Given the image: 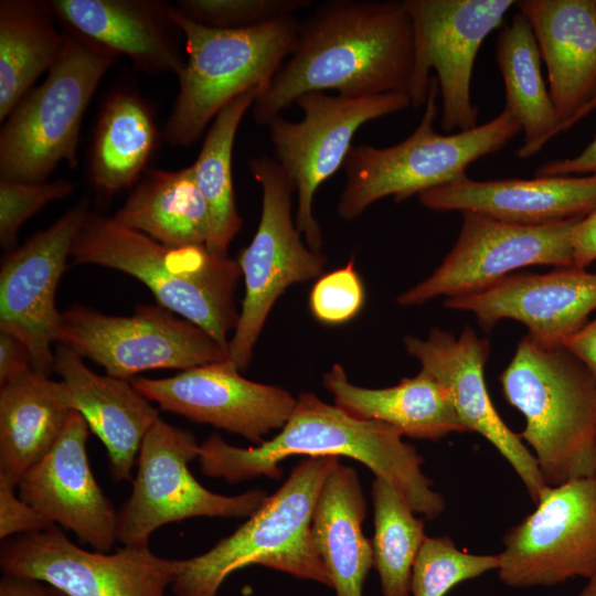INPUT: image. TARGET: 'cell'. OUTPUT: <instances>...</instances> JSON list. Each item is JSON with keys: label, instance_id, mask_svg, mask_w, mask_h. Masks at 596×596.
Returning a JSON list of instances; mask_svg holds the SVG:
<instances>
[{"label": "cell", "instance_id": "6da1fadb", "mask_svg": "<svg viewBox=\"0 0 596 596\" xmlns=\"http://www.w3.org/2000/svg\"><path fill=\"white\" fill-rule=\"evenodd\" d=\"M413 67V23L404 1H324L299 21L295 49L256 97L253 118L266 126L308 92L408 95Z\"/></svg>", "mask_w": 596, "mask_h": 596}, {"label": "cell", "instance_id": "7a4b0ae2", "mask_svg": "<svg viewBox=\"0 0 596 596\" xmlns=\"http://www.w3.org/2000/svg\"><path fill=\"white\" fill-rule=\"evenodd\" d=\"M295 455L360 461L394 486L414 512L427 520L437 519L446 509L444 497L423 471V456L396 429L358 418L311 392L297 396L289 419L273 438L242 448L213 433L200 444L198 460L205 476L235 485L259 477L278 480L281 461Z\"/></svg>", "mask_w": 596, "mask_h": 596}, {"label": "cell", "instance_id": "3957f363", "mask_svg": "<svg viewBox=\"0 0 596 596\" xmlns=\"http://www.w3.org/2000/svg\"><path fill=\"white\" fill-rule=\"evenodd\" d=\"M75 264L123 272L145 284L157 304L203 329L228 350L240 311L237 260L206 246L174 247L125 227L113 217L88 214L71 251Z\"/></svg>", "mask_w": 596, "mask_h": 596}, {"label": "cell", "instance_id": "277c9868", "mask_svg": "<svg viewBox=\"0 0 596 596\" xmlns=\"http://www.w3.org/2000/svg\"><path fill=\"white\" fill-rule=\"evenodd\" d=\"M505 401L525 418L519 434L546 486L594 477L596 379L563 344L528 333L499 376Z\"/></svg>", "mask_w": 596, "mask_h": 596}, {"label": "cell", "instance_id": "5b68a950", "mask_svg": "<svg viewBox=\"0 0 596 596\" xmlns=\"http://www.w3.org/2000/svg\"><path fill=\"white\" fill-rule=\"evenodd\" d=\"M336 456L306 457L231 535L203 554L179 560L174 596H217L234 572L260 565L331 587L311 538V518Z\"/></svg>", "mask_w": 596, "mask_h": 596}, {"label": "cell", "instance_id": "8992f818", "mask_svg": "<svg viewBox=\"0 0 596 596\" xmlns=\"http://www.w3.org/2000/svg\"><path fill=\"white\" fill-rule=\"evenodd\" d=\"M438 96V82L432 76L421 121L403 141L384 148L352 145L342 167L345 184L337 204L342 220H355L381 199L402 202L461 180L471 163L496 153L521 131L519 121L503 108L472 129L438 134L434 127Z\"/></svg>", "mask_w": 596, "mask_h": 596}, {"label": "cell", "instance_id": "52a82bcc", "mask_svg": "<svg viewBox=\"0 0 596 596\" xmlns=\"http://www.w3.org/2000/svg\"><path fill=\"white\" fill-rule=\"evenodd\" d=\"M170 14L183 33L187 61L175 76L178 94L162 137L173 147L187 148L234 98L253 87L268 88L295 49L299 21L289 17L248 29L220 30L194 22L174 4Z\"/></svg>", "mask_w": 596, "mask_h": 596}, {"label": "cell", "instance_id": "ba28073f", "mask_svg": "<svg viewBox=\"0 0 596 596\" xmlns=\"http://www.w3.org/2000/svg\"><path fill=\"white\" fill-rule=\"evenodd\" d=\"M66 33L63 52L11 110L0 131V179L44 182L61 162L78 163L82 120L117 55Z\"/></svg>", "mask_w": 596, "mask_h": 596}, {"label": "cell", "instance_id": "9c48e42d", "mask_svg": "<svg viewBox=\"0 0 596 596\" xmlns=\"http://www.w3.org/2000/svg\"><path fill=\"white\" fill-rule=\"evenodd\" d=\"M248 167L262 189V212L252 242L237 258L245 295L228 342V359L240 371L248 366L277 299L289 286L320 277L327 265L322 252L301 240L292 217L294 188L278 162L260 155Z\"/></svg>", "mask_w": 596, "mask_h": 596}, {"label": "cell", "instance_id": "30bf717a", "mask_svg": "<svg viewBox=\"0 0 596 596\" xmlns=\"http://www.w3.org/2000/svg\"><path fill=\"white\" fill-rule=\"evenodd\" d=\"M295 104L304 114L300 120L280 115L266 127L274 159L297 194L296 226L312 251L322 252L321 228L313 213L318 188L343 167L362 125L408 108L411 98L404 93L350 98L308 92Z\"/></svg>", "mask_w": 596, "mask_h": 596}, {"label": "cell", "instance_id": "8fae6325", "mask_svg": "<svg viewBox=\"0 0 596 596\" xmlns=\"http://www.w3.org/2000/svg\"><path fill=\"white\" fill-rule=\"evenodd\" d=\"M200 445L191 430L160 417L146 434L129 498L118 511L117 541L126 546H149L160 526L195 517L248 518L267 499L262 489L224 496L204 488L189 464Z\"/></svg>", "mask_w": 596, "mask_h": 596}, {"label": "cell", "instance_id": "7c38bea8", "mask_svg": "<svg viewBox=\"0 0 596 596\" xmlns=\"http://www.w3.org/2000/svg\"><path fill=\"white\" fill-rule=\"evenodd\" d=\"M57 343L129 380L160 369L189 370L228 359V350L203 329L157 305H137L113 316L74 305L61 312Z\"/></svg>", "mask_w": 596, "mask_h": 596}, {"label": "cell", "instance_id": "4fadbf2b", "mask_svg": "<svg viewBox=\"0 0 596 596\" xmlns=\"http://www.w3.org/2000/svg\"><path fill=\"white\" fill-rule=\"evenodd\" d=\"M414 32V67L408 96L425 105L430 73L441 99L440 126L453 134L478 126L471 77L487 36L502 24L512 0H405Z\"/></svg>", "mask_w": 596, "mask_h": 596}, {"label": "cell", "instance_id": "5bb4252c", "mask_svg": "<svg viewBox=\"0 0 596 596\" xmlns=\"http://www.w3.org/2000/svg\"><path fill=\"white\" fill-rule=\"evenodd\" d=\"M581 219L523 225L464 212L457 241L441 264L402 292L396 302L412 307L439 296L479 294L514 270L533 265L574 267L572 231Z\"/></svg>", "mask_w": 596, "mask_h": 596}, {"label": "cell", "instance_id": "9a60e30c", "mask_svg": "<svg viewBox=\"0 0 596 596\" xmlns=\"http://www.w3.org/2000/svg\"><path fill=\"white\" fill-rule=\"evenodd\" d=\"M536 508L503 534L497 571L513 588L555 586L596 573V478L545 486Z\"/></svg>", "mask_w": 596, "mask_h": 596}, {"label": "cell", "instance_id": "2e32d148", "mask_svg": "<svg viewBox=\"0 0 596 596\" xmlns=\"http://www.w3.org/2000/svg\"><path fill=\"white\" fill-rule=\"evenodd\" d=\"M178 565L149 546L84 550L56 524L6 539L0 547L2 574L40 581L66 596H166Z\"/></svg>", "mask_w": 596, "mask_h": 596}, {"label": "cell", "instance_id": "e0dca14e", "mask_svg": "<svg viewBox=\"0 0 596 596\" xmlns=\"http://www.w3.org/2000/svg\"><path fill=\"white\" fill-rule=\"evenodd\" d=\"M91 213L82 199L46 230L4 255L0 267V332L18 338L30 351L33 369L54 371L61 312L55 296L73 243Z\"/></svg>", "mask_w": 596, "mask_h": 596}, {"label": "cell", "instance_id": "ac0fdd59", "mask_svg": "<svg viewBox=\"0 0 596 596\" xmlns=\"http://www.w3.org/2000/svg\"><path fill=\"white\" fill-rule=\"evenodd\" d=\"M240 372L227 359L170 377H139L132 384L163 411L237 434L257 446L284 427L297 397L279 386L247 380Z\"/></svg>", "mask_w": 596, "mask_h": 596}, {"label": "cell", "instance_id": "d6986e66", "mask_svg": "<svg viewBox=\"0 0 596 596\" xmlns=\"http://www.w3.org/2000/svg\"><path fill=\"white\" fill-rule=\"evenodd\" d=\"M404 344L406 352L446 387L467 430L481 435L499 451L535 503L546 486L535 458L519 434L499 416L486 386L489 340L466 326L458 338L434 328L425 339L406 336Z\"/></svg>", "mask_w": 596, "mask_h": 596}, {"label": "cell", "instance_id": "ffe728a7", "mask_svg": "<svg viewBox=\"0 0 596 596\" xmlns=\"http://www.w3.org/2000/svg\"><path fill=\"white\" fill-rule=\"evenodd\" d=\"M88 432L83 416L72 409L52 449L19 480L18 494L52 524L109 552L117 541L118 511L91 469Z\"/></svg>", "mask_w": 596, "mask_h": 596}, {"label": "cell", "instance_id": "44dd1931", "mask_svg": "<svg viewBox=\"0 0 596 596\" xmlns=\"http://www.w3.org/2000/svg\"><path fill=\"white\" fill-rule=\"evenodd\" d=\"M444 305L471 312L486 332L500 320L512 319L535 340L562 344L596 309V273L576 267L515 273L479 294L446 298Z\"/></svg>", "mask_w": 596, "mask_h": 596}, {"label": "cell", "instance_id": "7402d4cb", "mask_svg": "<svg viewBox=\"0 0 596 596\" xmlns=\"http://www.w3.org/2000/svg\"><path fill=\"white\" fill-rule=\"evenodd\" d=\"M46 8L65 31L117 56L129 57L149 74H174L185 65L183 33L170 6L157 0H50Z\"/></svg>", "mask_w": 596, "mask_h": 596}, {"label": "cell", "instance_id": "603a6c76", "mask_svg": "<svg viewBox=\"0 0 596 596\" xmlns=\"http://www.w3.org/2000/svg\"><path fill=\"white\" fill-rule=\"evenodd\" d=\"M425 207L476 212L504 222L543 225L596 210V174L476 181L468 177L418 195Z\"/></svg>", "mask_w": 596, "mask_h": 596}, {"label": "cell", "instance_id": "cb8c5ba5", "mask_svg": "<svg viewBox=\"0 0 596 596\" xmlns=\"http://www.w3.org/2000/svg\"><path fill=\"white\" fill-rule=\"evenodd\" d=\"M54 371L61 376L67 406L83 416L104 444L111 478L131 480L142 440L159 418L158 409L132 382L95 373L66 345L57 344L54 351Z\"/></svg>", "mask_w": 596, "mask_h": 596}, {"label": "cell", "instance_id": "d4e9b609", "mask_svg": "<svg viewBox=\"0 0 596 596\" xmlns=\"http://www.w3.org/2000/svg\"><path fill=\"white\" fill-rule=\"evenodd\" d=\"M547 68L549 91L562 127L596 89V0H521Z\"/></svg>", "mask_w": 596, "mask_h": 596}, {"label": "cell", "instance_id": "484cf974", "mask_svg": "<svg viewBox=\"0 0 596 596\" xmlns=\"http://www.w3.org/2000/svg\"><path fill=\"white\" fill-rule=\"evenodd\" d=\"M322 384L337 406L358 418L384 423L402 436L437 441L468 432L446 387L423 368L394 386L369 389L350 382L336 363L323 374Z\"/></svg>", "mask_w": 596, "mask_h": 596}, {"label": "cell", "instance_id": "4316f807", "mask_svg": "<svg viewBox=\"0 0 596 596\" xmlns=\"http://www.w3.org/2000/svg\"><path fill=\"white\" fill-rule=\"evenodd\" d=\"M366 500L356 470L339 461L319 492L311 538L337 596H363L373 566L371 542L362 531Z\"/></svg>", "mask_w": 596, "mask_h": 596}, {"label": "cell", "instance_id": "83f0119b", "mask_svg": "<svg viewBox=\"0 0 596 596\" xmlns=\"http://www.w3.org/2000/svg\"><path fill=\"white\" fill-rule=\"evenodd\" d=\"M71 411L61 381L33 368L0 385V477L18 487L52 449Z\"/></svg>", "mask_w": 596, "mask_h": 596}, {"label": "cell", "instance_id": "f1b7e54d", "mask_svg": "<svg viewBox=\"0 0 596 596\" xmlns=\"http://www.w3.org/2000/svg\"><path fill=\"white\" fill-rule=\"evenodd\" d=\"M111 217L174 247L206 246L212 234L211 213L195 183L192 166L179 170L147 169Z\"/></svg>", "mask_w": 596, "mask_h": 596}, {"label": "cell", "instance_id": "f546056e", "mask_svg": "<svg viewBox=\"0 0 596 596\" xmlns=\"http://www.w3.org/2000/svg\"><path fill=\"white\" fill-rule=\"evenodd\" d=\"M158 126L149 104L120 88L103 104L89 153V178L104 199L136 185L158 145Z\"/></svg>", "mask_w": 596, "mask_h": 596}, {"label": "cell", "instance_id": "4dcf8cb0", "mask_svg": "<svg viewBox=\"0 0 596 596\" xmlns=\"http://www.w3.org/2000/svg\"><path fill=\"white\" fill-rule=\"evenodd\" d=\"M496 58L505 89L504 108L524 132V143L515 156L530 158L553 138L558 120L542 75L539 44L529 21L519 11L499 32Z\"/></svg>", "mask_w": 596, "mask_h": 596}, {"label": "cell", "instance_id": "1f68e13d", "mask_svg": "<svg viewBox=\"0 0 596 596\" xmlns=\"http://www.w3.org/2000/svg\"><path fill=\"white\" fill-rule=\"evenodd\" d=\"M44 1H0V121L61 56L66 33L58 31Z\"/></svg>", "mask_w": 596, "mask_h": 596}, {"label": "cell", "instance_id": "d6a6232c", "mask_svg": "<svg viewBox=\"0 0 596 596\" xmlns=\"http://www.w3.org/2000/svg\"><path fill=\"white\" fill-rule=\"evenodd\" d=\"M262 92L260 87L244 92L216 115L191 164L195 183L211 213L212 234L206 247L221 255H227L231 242L242 227L232 178L235 136L244 115Z\"/></svg>", "mask_w": 596, "mask_h": 596}, {"label": "cell", "instance_id": "836d02e7", "mask_svg": "<svg viewBox=\"0 0 596 596\" xmlns=\"http://www.w3.org/2000/svg\"><path fill=\"white\" fill-rule=\"evenodd\" d=\"M374 534L373 566L379 573L383 596H411V574L426 540L425 523L401 492L386 480L372 482Z\"/></svg>", "mask_w": 596, "mask_h": 596}, {"label": "cell", "instance_id": "e575fe53", "mask_svg": "<svg viewBox=\"0 0 596 596\" xmlns=\"http://www.w3.org/2000/svg\"><path fill=\"white\" fill-rule=\"evenodd\" d=\"M499 566L500 554H473L458 549L450 536H427L412 568L411 596H446Z\"/></svg>", "mask_w": 596, "mask_h": 596}, {"label": "cell", "instance_id": "d590c367", "mask_svg": "<svg viewBox=\"0 0 596 596\" xmlns=\"http://www.w3.org/2000/svg\"><path fill=\"white\" fill-rule=\"evenodd\" d=\"M175 8L194 22L220 30L248 29L289 17L310 0H180Z\"/></svg>", "mask_w": 596, "mask_h": 596}, {"label": "cell", "instance_id": "8d00e7d4", "mask_svg": "<svg viewBox=\"0 0 596 596\" xmlns=\"http://www.w3.org/2000/svg\"><path fill=\"white\" fill-rule=\"evenodd\" d=\"M75 183L60 179L20 182L0 179V244L7 252L17 247L21 225L46 204L71 195Z\"/></svg>", "mask_w": 596, "mask_h": 596}, {"label": "cell", "instance_id": "74e56055", "mask_svg": "<svg viewBox=\"0 0 596 596\" xmlns=\"http://www.w3.org/2000/svg\"><path fill=\"white\" fill-rule=\"evenodd\" d=\"M363 302V284L352 260L347 266L321 276L309 298L313 317L326 324L348 322L359 313Z\"/></svg>", "mask_w": 596, "mask_h": 596}, {"label": "cell", "instance_id": "f35d334b", "mask_svg": "<svg viewBox=\"0 0 596 596\" xmlns=\"http://www.w3.org/2000/svg\"><path fill=\"white\" fill-rule=\"evenodd\" d=\"M15 486L0 477V539L34 533L49 528V522L15 493Z\"/></svg>", "mask_w": 596, "mask_h": 596}, {"label": "cell", "instance_id": "ab89813d", "mask_svg": "<svg viewBox=\"0 0 596 596\" xmlns=\"http://www.w3.org/2000/svg\"><path fill=\"white\" fill-rule=\"evenodd\" d=\"M32 368L26 345L12 334L0 332V385Z\"/></svg>", "mask_w": 596, "mask_h": 596}, {"label": "cell", "instance_id": "60d3db41", "mask_svg": "<svg viewBox=\"0 0 596 596\" xmlns=\"http://www.w3.org/2000/svg\"><path fill=\"white\" fill-rule=\"evenodd\" d=\"M574 267L585 269L596 260V210L582 217L572 231Z\"/></svg>", "mask_w": 596, "mask_h": 596}, {"label": "cell", "instance_id": "b9f144b4", "mask_svg": "<svg viewBox=\"0 0 596 596\" xmlns=\"http://www.w3.org/2000/svg\"><path fill=\"white\" fill-rule=\"evenodd\" d=\"M576 173L596 174V137L579 155L545 162L535 170V177H566Z\"/></svg>", "mask_w": 596, "mask_h": 596}, {"label": "cell", "instance_id": "7bdbcfd3", "mask_svg": "<svg viewBox=\"0 0 596 596\" xmlns=\"http://www.w3.org/2000/svg\"><path fill=\"white\" fill-rule=\"evenodd\" d=\"M562 344L574 354L596 379V318L565 338Z\"/></svg>", "mask_w": 596, "mask_h": 596}, {"label": "cell", "instance_id": "ee69618b", "mask_svg": "<svg viewBox=\"0 0 596 596\" xmlns=\"http://www.w3.org/2000/svg\"><path fill=\"white\" fill-rule=\"evenodd\" d=\"M0 596H52V589L33 578L3 574L0 579Z\"/></svg>", "mask_w": 596, "mask_h": 596}, {"label": "cell", "instance_id": "f6af8a7d", "mask_svg": "<svg viewBox=\"0 0 596 596\" xmlns=\"http://www.w3.org/2000/svg\"><path fill=\"white\" fill-rule=\"evenodd\" d=\"M596 109V89L592 95L590 99L562 127L561 132L570 129L576 123L584 119L593 110Z\"/></svg>", "mask_w": 596, "mask_h": 596}, {"label": "cell", "instance_id": "bcb514c9", "mask_svg": "<svg viewBox=\"0 0 596 596\" xmlns=\"http://www.w3.org/2000/svg\"><path fill=\"white\" fill-rule=\"evenodd\" d=\"M578 596H596V573L587 578V583L582 588Z\"/></svg>", "mask_w": 596, "mask_h": 596}, {"label": "cell", "instance_id": "7dc6e473", "mask_svg": "<svg viewBox=\"0 0 596 596\" xmlns=\"http://www.w3.org/2000/svg\"><path fill=\"white\" fill-rule=\"evenodd\" d=\"M51 589H52V596H66L63 593H61V592H58V590H56V589H54L52 587H51Z\"/></svg>", "mask_w": 596, "mask_h": 596}, {"label": "cell", "instance_id": "c3c4849f", "mask_svg": "<svg viewBox=\"0 0 596 596\" xmlns=\"http://www.w3.org/2000/svg\"><path fill=\"white\" fill-rule=\"evenodd\" d=\"M594 477L596 478V468H595V473H594Z\"/></svg>", "mask_w": 596, "mask_h": 596}]
</instances>
